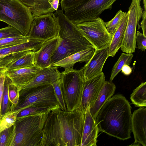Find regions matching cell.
Listing matches in <instances>:
<instances>
[{"label": "cell", "mask_w": 146, "mask_h": 146, "mask_svg": "<svg viewBox=\"0 0 146 146\" xmlns=\"http://www.w3.org/2000/svg\"><path fill=\"white\" fill-rule=\"evenodd\" d=\"M27 51L11 53L0 56V69L5 68L9 64L15 61Z\"/></svg>", "instance_id": "33"}, {"label": "cell", "mask_w": 146, "mask_h": 146, "mask_svg": "<svg viewBox=\"0 0 146 146\" xmlns=\"http://www.w3.org/2000/svg\"><path fill=\"white\" fill-rule=\"evenodd\" d=\"M5 68L0 69V118L1 117V102L5 76L4 74Z\"/></svg>", "instance_id": "39"}, {"label": "cell", "mask_w": 146, "mask_h": 146, "mask_svg": "<svg viewBox=\"0 0 146 146\" xmlns=\"http://www.w3.org/2000/svg\"><path fill=\"white\" fill-rule=\"evenodd\" d=\"M135 42L139 49L142 51H145L146 49V37L138 31L136 34Z\"/></svg>", "instance_id": "38"}, {"label": "cell", "mask_w": 146, "mask_h": 146, "mask_svg": "<svg viewBox=\"0 0 146 146\" xmlns=\"http://www.w3.org/2000/svg\"><path fill=\"white\" fill-rule=\"evenodd\" d=\"M133 57V55L132 54L123 53L121 54L112 69L110 81H112L114 78L121 70L124 65L130 64Z\"/></svg>", "instance_id": "26"}, {"label": "cell", "mask_w": 146, "mask_h": 146, "mask_svg": "<svg viewBox=\"0 0 146 146\" xmlns=\"http://www.w3.org/2000/svg\"><path fill=\"white\" fill-rule=\"evenodd\" d=\"M60 86L66 110L78 109L81 103L84 80L82 68L65 69L61 73Z\"/></svg>", "instance_id": "7"}, {"label": "cell", "mask_w": 146, "mask_h": 146, "mask_svg": "<svg viewBox=\"0 0 146 146\" xmlns=\"http://www.w3.org/2000/svg\"><path fill=\"white\" fill-rule=\"evenodd\" d=\"M33 17L28 8L18 0H0V21L19 31L24 36L29 32Z\"/></svg>", "instance_id": "5"}, {"label": "cell", "mask_w": 146, "mask_h": 146, "mask_svg": "<svg viewBox=\"0 0 146 146\" xmlns=\"http://www.w3.org/2000/svg\"><path fill=\"white\" fill-rule=\"evenodd\" d=\"M17 104L11 110H20L32 106L46 108L52 110L60 108L52 84H48L19 91Z\"/></svg>", "instance_id": "6"}, {"label": "cell", "mask_w": 146, "mask_h": 146, "mask_svg": "<svg viewBox=\"0 0 146 146\" xmlns=\"http://www.w3.org/2000/svg\"><path fill=\"white\" fill-rule=\"evenodd\" d=\"M30 37L23 36L19 37H10L0 39V49L20 44L28 40Z\"/></svg>", "instance_id": "32"}, {"label": "cell", "mask_w": 146, "mask_h": 146, "mask_svg": "<svg viewBox=\"0 0 146 146\" xmlns=\"http://www.w3.org/2000/svg\"><path fill=\"white\" fill-rule=\"evenodd\" d=\"M85 114L60 108L48 113L40 146H81Z\"/></svg>", "instance_id": "1"}, {"label": "cell", "mask_w": 146, "mask_h": 146, "mask_svg": "<svg viewBox=\"0 0 146 146\" xmlns=\"http://www.w3.org/2000/svg\"><path fill=\"white\" fill-rule=\"evenodd\" d=\"M143 7L144 10L146 11V0H143Z\"/></svg>", "instance_id": "43"}, {"label": "cell", "mask_w": 146, "mask_h": 146, "mask_svg": "<svg viewBox=\"0 0 146 146\" xmlns=\"http://www.w3.org/2000/svg\"><path fill=\"white\" fill-rule=\"evenodd\" d=\"M54 14L59 25L58 36L60 40L52 57L51 66L75 53L86 49L94 48L65 15L62 9L58 10Z\"/></svg>", "instance_id": "3"}, {"label": "cell", "mask_w": 146, "mask_h": 146, "mask_svg": "<svg viewBox=\"0 0 146 146\" xmlns=\"http://www.w3.org/2000/svg\"><path fill=\"white\" fill-rule=\"evenodd\" d=\"M141 0H132L127 12L128 17L123 39L120 47L124 52L132 54L137 48L135 42L136 29L142 17L143 9Z\"/></svg>", "instance_id": "10"}, {"label": "cell", "mask_w": 146, "mask_h": 146, "mask_svg": "<svg viewBox=\"0 0 146 146\" xmlns=\"http://www.w3.org/2000/svg\"><path fill=\"white\" fill-rule=\"evenodd\" d=\"M128 14L126 12L120 23L112 36L109 46V56L114 57L121 46L127 25Z\"/></svg>", "instance_id": "22"}, {"label": "cell", "mask_w": 146, "mask_h": 146, "mask_svg": "<svg viewBox=\"0 0 146 146\" xmlns=\"http://www.w3.org/2000/svg\"><path fill=\"white\" fill-rule=\"evenodd\" d=\"M121 72L125 75L128 76L132 72V68L129 65L125 64L122 67Z\"/></svg>", "instance_id": "41"}, {"label": "cell", "mask_w": 146, "mask_h": 146, "mask_svg": "<svg viewBox=\"0 0 146 146\" xmlns=\"http://www.w3.org/2000/svg\"><path fill=\"white\" fill-rule=\"evenodd\" d=\"M33 17L28 35L31 38L46 41L58 36L59 26L53 13Z\"/></svg>", "instance_id": "11"}, {"label": "cell", "mask_w": 146, "mask_h": 146, "mask_svg": "<svg viewBox=\"0 0 146 146\" xmlns=\"http://www.w3.org/2000/svg\"><path fill=\"white\" fill-rule=\"evenodd\" d=\"M95 48L86 49L76 52L55 63L51 66L62 67L64 69L73 68L78 62H87L93 55Z\"/></svg>", "instance_id": "20"}, {"label": "cell", "mask_w": 146, "mask_h": 146, "mask_svg": "<svg viewBox=\"0 0 146 146\" xmlns=\"http://www.w3.org/2000/svg\"><path fill=\"white\" fill-rule=\"evenodd\" d=\"M23 36L19 31L10 25H9L7 27L0 29V39Z\"/></svg>", "instance_id": "35"}, {"label": "cell", "mask_w": 146, "mask_h": 146, "mask_svg": "<svg viewBox=\"0 0 146 146\" xmlns=\"http://www.w3.org/2000/svg\"><path fill=\"white\" fill-rule=\"evenodd\" d=\"M140 107L132 114L131 131L135 141L130 146H146V108Z\"/></svg>", "instance_id": "13"}, {"label": "cell", "mask_w": 146, "mask_h": 146, "mask_svg": "<svg viewBox=\"0 0 146 146\" xmlns=\"http://www.w3.org/2000/svg\"><path fill=\"white\" fill-rule=\"evenodd\" d=\"M11 81L9 78L5 76L1 107V116L10 111L12 105L8 95V86Z\"/></svg>", "instance_id": "29"}, {"label": "cell", "mask_w": 146, "mask_h": 146, "mask_svg": "<svg viewBox=\"0 0 146 146\" xmlns=\"http://www.w3.org/2000/svg\"><path fill=\"white\" fill-rule=\"evenodd\" d=\"M142 21L141 23L140 27L142 29L143 34L146 37V11L144 10L142 15Z\"/></svg>", "instance_id": "40"}, {"label": "cell", "mask_w": 146, "mask_h": 146, "mask_svg": "<svg viewBox=\"0 0 146 146\" xmlns=\"http://www.w3.org/2000/svg\"><path fill=\"white\" fill-rule=\"evenodd\" d=\"M47 113L29 116L17 120L15 135L11 146H40Z\"/></svg>", "instance_id": "4"}, {"label": "cell", "mask_w": 146, "mask_h": 146, "mask_svg": "<svg viewBox=\"0 0 146 146\" xmlns=\"http://www.w3.org/2000/svg\"><path fill=\"white\" fill-rule=\"evenodd\" d=\"M42 69L35 66L11 70H7L5 69L4 74L11 80L19 91L30 82Z\"/></svg>", "instance_id": "16"}, {"label": "cell", "mask_w": 146, "mask_h": 146, "mask_svg": "<svg viewBox=\"0 0 146 146\" xmlns=\"http://www.w3.org/2000/svg\"><path fill=\"white\" fill-rule=\"evenodd\" d=\"M60 40L58 36L46 40L43 43L40 49L35 52L34 63L35 66L41 68L51 66L52 57Z\"/></svg>", "instance_id": "15"}, {"label": "cell", "mask_w": 146, "mask_h": 146, "mask_svg": "<svg viewBox=\"0 0 146 146\" xmlns=\"http://www.w3.org/2000/svg\"><path fill=\"white\" fill-rule=\"evenodd\" d=\"M45 40L31 38L21 44L0 49V55H5L23 51L36 52L41 47Z\"/></svg>", "instance_id": "21"}, {"label": "cell", "mask_w": 146, "mask_h": 146, "mask_svg": "<svg viewBox=\"0 0 146 146\" xmlns=\"http://www.w3.org/2000/svg\"><path fill=\"white\" fill-rule=\"evenodd\" d=\"M131 107L121 94L109 99L99 111L95 119L99 131L124 140L131 137Z\"/></svg>", "instance_id": "2"}, {"label": "cell", "mask_w": 146, "mask_h": 146, "mask_svg": "<svg viewBox=\"0 0 146 146\" xmlns=\"http://www.w3.org/2000/svg\"><path fill=\"white\" fill-rule=\"evenodd\" d=\"M59 0H50L49 3L55 11L58 10L59 3Z\"/></svg>", "instance_id": "42"}, {"label": "cell", "mask_w": 146, "mask_h": 146, "mask_svg": "<svg viewBox=\"0 0 146 146\" xmlns=\"http://www.w3.org/2000/svg\"><path fill=\"white\" fill-rule=\"evenodd\" d=\"M126 13L120 10L111 20L105 23L108 31L111 36H113L119 27Z\"/></svg>", "instance_id": "31"}, {"label": "cell", "mask_w": 146, "mask_h": 146, "mask_svg": "<svg viewBox=\"0 0 146 146\" xmlns=\"http://www.w3.org/2000/svg\"><path fill=\"white\" fill-rule=\"evenodd\" d=\"M35 52L27 51L18 59L8 64L5 68L7 70L25 68L35 66Z\"/></svg>", "instance_id": "24"}, {"label": "cell", "mask_w": 146, "mask_h": 146, "mask_svg": "<svg viewBox=\"0 0 146 146\" xmlns=\"http://www.w3.org/2000/svg\"><path fill=\"white\" fill-rule=\"evenodd\" d=\"M52 84L54 88L55 95L60 104L61 109L63 111H67L61 89L60 79L53 83Z\"/></svg>", "instance_id": "36"}, {"label": "cell", "mask_w": 146, "mask_h": 146, "mask_svg": "<svg viewBox=\"0 0 146 146\" xmlns=\"http://www.w3.org/2000/svg\"><path fill=\"white\" fill-rule=\"evenodd\" d=\"M105 81V76L103 72L84 81L81 102L78 108L84 113L87 108L91 107L95 102Z\"/></svg>", "instance_id": "12"}, {"label": "cell", "mask_w": 146, "mask_h": 146, "mask_svg": "<svg viewBox=\"0 0 146 146\" xmlns=\"http://www.w3.org/2000/svg\"><path fill=\"white\" fill-rule=\"evenodd\" d=\"M19 111H10L1 115L0 118V133L14 124Z\"/></svg>", "instance_id": "28"}, {"label": "cell", "mask_w": 146, "mask_h": 146, "mask_svg": "<svg viewBox=\"0 0 146 146\" xmlns=\"http://www.w3.org/2000/svg\"><path fill=\"white\" fill-rule=\"evenodd\" d=\"M74 24L95 49H101L109 46L112 36L108 31L105 22L99 17L91 21Z\"/></svg>", "instance_id": "9"}, {"label": "cell", "mask_w": 146, "mask_h": 146, "mask_svg": "<svg viewBox=\"0 0 146 146\" xmlns=\"http://www.w3.org/2000/svg\"><path fill=\"white\" fill-rule=\"evenodd\" d=\"M109 46L101 49H95L93 55L82 68L84 81L102 72L104 65L109 57Z\"/></svg>", "instance_id": "14"}, {"label": "cell", "mask_w": 146, "mask_h": 146, "mask_svg": "<svg viewBox=\"0 0 146 146\" xmlns=\"http://www.w3.org/2000/svg\"><path fill=\"white\" fill-rule=\"evenodd\" d=\"M89 0H61V7L64 11Z\"/></svg>", "instance_id": "37"}, {"label": "cell", "mask_w": 146, "mask_h": 146, "mask_svg": "<svg viewBox=\"0 0 146 146\" xmlns=\"http://www.w3.org/2000/svg\"><path fill=\"white\" fill-rule=\"evenodd\" d=\"M99 132L96 120L91 115L89 107L85 113L81 146H97V139Z\"/></svg>", "instance_id": "17"}, {"label": "cell", "mask_w": 146, "mask_h": 146, "mask_svg": "<svg viewBox=\"0 0 146 146\" xmlns=\"http://www.w3.org/2000/svg\"><path fill=\"white\" fill-rule=\"evenodd\" d=\"M58 68L51 66L42 68L36 77L22 89L52 84L60 78L61 73L58 69Z\"/></svg>", "instance_id": "18"}, {"label": "cell", "mask_w": 146, "mask_h": 146, "mask_svg": "<svg viewBox=\"0 0 146 146\" xmlns=\"http://www.w3.org/2000/svg\"><path fill=\"white\" fill-rule=\"evenodd\" d=\"M8 95L12 104L10 111L17 104L19 97L18 89L16 86L12 83L11 81L9 85Z\"/></svg>", "instance_id": "34"}, {"label": "cell", "mask_w": 146, "mask_h": 146, "mask_svg": "<svg viewBox=\"0 0 146 146\" xmlns=\"http://www.w3.org/2000/svg\"><path fill=\"white\" fill-rule=\"evenodd\" d=\"M29 8L34 17L51 13L55 11L49 3L50 0H18Z\"/></svg>", "instance_id": "23"}, {"label": "cell", "mask_w": 146, "mask_h": 146, "mask_svg": "<svg viewBox=\"0 0 146 146\" xmlns=\"http://www.w3.org/2000/svg\"><path fill=\"white\" fill-rule=\"evenodd\" d=\"M132 104L136 107L146 106V82H142L131 95Z\"/></svg>", "instance_id": "25"}, {"label": "cell", "mask_w": 146, "mask_h": 146, "mask_svg": "<svg viewBox=\"0 0 146 146\" xmlns=\"http://www.w3.org/2000/svg\"><path fill=\"white\" fill-rule=\"evenodd\" d=\"M115 89L116 86L112 81H105L95 102L91 107H89L90 114L95 119L99 111L112 96Z\"/></svg>", "instance_id": "19"}, {"label": "cell", "mask_w": 146, "mask_h": 146, "mask_svg": "<svg viewBox=\"0 0 146 146\" xmlns=\"http://www.w3.org/2000/svg\"><path fill=\"white\" fill-rule=\"evenodd\" d=\"M15 135L14 124L0 133V146H11Z\"/></svg>", "instance_id": "30"}, {"label": "cell", "mask_w": 146, "mask_h": 146, "mask_svg": "<svg viewBox=\"0 0 146 146\" xmlns=\"http://www.w3.org/2000/svg\"><path fill=\"white\" fill-rule=\"evenodd\" d=\"M116 0H89L66 10L64 14L74 24L91 21L104 10L111 9Z\"/></svg>", "instance_id": "8"}, {"label": "cell", "mask_w": 146, "mask_h": 146, "mask_svg": "<svg viewBox=\"0 0 146 146\" xmlns=\"http://www.w3.org/2000/svg\"><path fill=\"white\" fill-rule=\"evenodd\" d=\"M52 110L46 108L28 107L20 110L17 116V120L27 116L48 113Z\"/></svg>", "instance_id": "27"}]
</instances>
